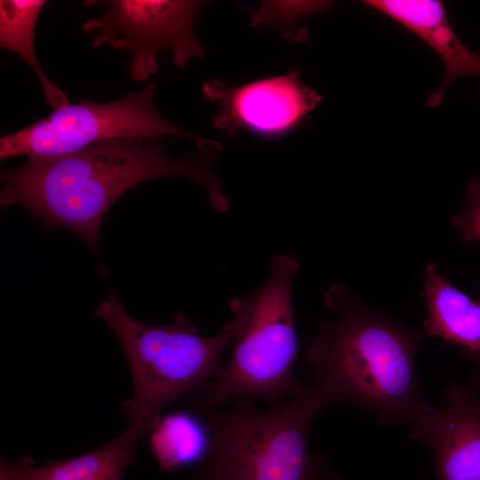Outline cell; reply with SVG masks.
Here are the masks:
<instances>
[{
	"label": "cell",
	"mask_w": 480,
	"mask_h": 480,
	"mask_svg": "<svg viewBox=\"0 0 480 480\" xmlns=\"http://www.w3.org/2000/svg\"><path fill=\"white\" fill-rule=\"evenodd\" d=\"M46 1H0V46L20 55L37 75L50 104L60 108L69 104L67 95L43 71L37 60L35 28Z\"/></svg>",
	"instance_id": "5bb4252c"
},
{
	"label": "cell",
	"mask_w": 480,
	"mask_h": 480,
	"mask_svg": "<svg viewBox=\"0 0 480 480\" xmlns=\"http://www.w3.org/2000/svg\"><path fill=\"white\" fill-rule=\"evenodd\" d=\"M190 404L210 436L193 480H345L327 454L310 447L313 423L335 404L313 379L300 394L268 411L251 398L224 409L193 395Z\"/></svg>",
	"instance_id": "3957f363"
},
{
	"label": "cell",
	"mask_w": 480,
	"mask_h": 480,
	"mask_svg": "<svg viewBox=\"0 0 480 480\" xmlns=\"http://www.w3.org/2000/svg\"><path fill=\"white\" fill-rule=\"evenodd\" d=\"M372 8L399 22L427 43L442 59L444 76L428 99L439 105L448 86L460 77H480V54L472 52L452 29L443 2L435 0H369Z\"/></svg>",
	"instance_id": "30bf717a"
},
{
	"label": "cell",
	"mask_w": 480,
	"mask_h": 480,
	"mask_svg": "<svg viewBox=\"0 0 480 480\" xmlns=\"http://www.w3.org/2000/svg\"><path fill=\"white\" fill-rule=\"evenodd\" d=\"M215 155L196 159L172 157L161 137L115 138L80 151L46 158H28L1 170L0 204L21 205L45 229L68 228L98 254L100 227L113 204L126 191L160 177L189 180L207 194L212 209L225 212L229 200L212 169Z\"/></svg>",
	"instance_id": "6da1fadb"
},
{
	"label": "cell",
	"mask_w": 480,
	"mask_h": 480,
	"mask_svg": "<svg viewBox=\"0 0 480 480\" xmlns=\"http://www.w3.org/2000/svg\"><path fill=\"white\" fill-rule=\"evenodd\" d=\"M107 6L103 16L87 20L85 33L93 34L96 47L110 44L128 51L132 57L130 77L148 80L158 71L157 54L164 49L172 52V62L184 67L194 58L204 56L196 37L195 20L201 1L115 0L100 1Z\"/></svg>",
	"instance_id": "52a82bcc"
},
{
	"label": "cell",
	"mask_w": 480,
	"mask_h": 480,
	"mask_svg": "<svg viewBox=\"0 0 480 480\" xmlns=\"http://www.w3.org/2000/svg\"><path fill=\"white\" fill-rule=\"evenodd\" d=\"M95 314L116 336L129 365L133 391L124 404L126 426H140L148 433L168 404L221 376L222 354L234 341L225 324L214 336L199 335L183 313L169 324L137 321L114 290L108 292Z\"/></svg>",
	"instance_id": "5b68a950"
},
{
	"label": "cell",
	"mask_w": 480,
	"mask_h": 480,
	"mask_svg": "<svg viewBox=\"0 0 480 480\" xmlns=\"http://www.w3.org/2000/svg\"><path fill=\"white\" fill-rule=\"evenodd\" d=\"M177 135L195 142L203 154L217 155L221 145L202 139L165 118L156 104V85L99 103L81 98L50 116L1 137L0 158H46L80 151L100 141L123 137Z\"/></svg>",
	"instance_id": "8992f818"
},
{
	"label": "cell",
	"mask_w": 480,
	"mask_h": 480,
	"mask_svg": "<svg viewBox=\"0 0 480 480\" xmlns=\"http://www.w3.org/2000/svg\"><path fill=\"white\" fill-rule=\"evenodd\" d=\"M447 404H428L408 426L412 437L431 451L436 480H480V396L451 384Z\"/></svg>",
	"instance_id": "9c48e42d"
},
{
	"label": "cell",
	"mask_w": 480,
	"mask_h": 480,
	"mask_svg": "<svg viewBox=\"0 0 480 480\" xmlns=\"http://www.w3.org/2000/svg\"><path fill=\"white\" fill-rule=\"evenodd\" d=\"M325 302L335 318L319 322L309 341L311 379L335 404L359 408L383 426H409L429 404L415 374L421 336L344 284L332 285Z\"/></svg>",
	"instance_id": "7a4b0ae2"
},
{
	"label": "cell",
	"mask_w": 480,
	"mask_h": 480,
	"mask_svg": "<svg viewBox=\"0 0 480 480\" xmlns=\"http://www.w3.org/2000/svg\"><path fill=\"white\" fill-rule=\"evenodd\" d=\"M462 243L480 242V175L468 184L465 206L452 218Z\"/></svg>",
	"instance_id": "2e32d148"
},
{
	"label": "cell",
	"mask_w": 480,
	"mask_h": 480,
	"mask_svg": "<svg viewBox=\"0 0 480 480\" xmlns=\"http://www.w3.org/2000/svg\"><path fill=\"white\" fill-rule=\"evenodd\" d=\"M299 269L294 255L276 254L265 284L229 300L231 318L225 325L234 334L232 355L221 376L194 395L217 406L251 398L272 408L303 390L293 372L299 344L292 292Z\"/></svg>",
	"instance_id": "277c9868"
},
{
	"label": "cell",
	"mask_w": 480,
	"mask_h": 480,
	"mask_svg": "<svg viewBox=\"0 0 480 480\" xmlns=\"http://www.w3.org/2000/svg\"><path fill=\"white\" fill-rule=\"evenodd\" d=\"M148 433L140 426H126L116 437L79 456L36 466L29 457L23 480H124L138 460L140 441Z\"/></svg>",
	"instance_id": "7c38bea8"
},
{
	"label": "cell",
	"mask_w": 480,
	"mask_h": 480,
	"mask_svg": "<svg viewBox=\"0 0 480 480\" xmlns=\"http://www.w3.org/2000/svg\"><path fill=\"white\" fill-rule=\"evenodd\" d=\"M329 1H263L252 14V26H272L280 29L290 40L305 41L308 31L302 20L329 10Z\"/></svg>",
	"instance_id": "9a60e30c"
},
{
	"label": "cell",
	"mask_w": 480,
	"mask_h": 480,
	"mask_svg": "<svg viewBox=\"0 0 480 480\" xmlns=\"http://www.w3.org/2000/svg\"><path fill=\"white\" fill-rule=\"evenodd\" d=\"M422 277L425 335L456 346L480 370V287L479 297L471 296L446 278L435 262L428 264Z\"/></svg>",
	"instance_id": "8fae6325"
},
{
	"label": "cell",
	"mask_w": 480,
	"mask_h": 480,
	"mask_svg": "<svg viewBox=\"0 0 480 480\" xmlns=\"http://www.w3.org/2000/svg\"><path fill=\"white\" fill-rule=\"evenodd\" d=\"M28 458V456H21L16 460L1 458L0 480H23V469Z\"/></svg>",
	"instance_id": "e0dca14e"
},
{
	"label": "cell",
	"mask_w": 480,
	"mask_h": 480,
	"mask_svg": "<svg viewBox=\"0 0 480 480\" xmlns=\"http://www.w3.org/2000/svg\"><path fill=\"white\" fill-rule=\"evenodd\" d=\"M151 433L153 452L166 472L199 466L208 453L209 432L196 412H177L161 417Z\"/></svg>",
	"instance_id": "4fadbf2b"
},
{
	"label": "cell",
	"mask_w": 480,
	"mask_h": 480,
	"mask_svg": "<svg viewBox=\"0 0 480 480\" xmlns=\"http://www.w3.org/2000/svg\"><path fill=\"white\" fill-rule=\"evenodd\" d=\"M203 96L217 105L212 125L227 139L240 130L277 136L295 129L322 100L296 70L228 87L220 79L203 84Z\"/></svg>",
	"instance_id": "ba28073f"
}]
</instances>
